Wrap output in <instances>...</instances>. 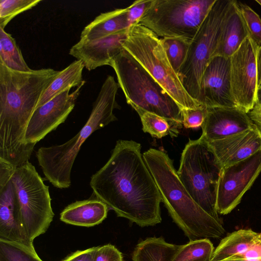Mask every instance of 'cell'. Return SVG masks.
<instances>
[{
  "mask_svg": "<svg viewBox=\"0 0 261 261\" xmlns=\"http://www.w3.org/2000/svg\"><path fill=\"white\" fill-rule=\"evenodd\" d=\"M255 105H261V85L258 86L257 89Z\"/></svg>",
  "mask_w": 261,
  "mask_h": 261,
  "instance_id": "cell-39",
  "label": "cell"
},
{
  "mask_svg": "<svg viewBox=\"0 0 261 261\" xmlns=\"http://www.w3.org/2000/svg\"><path fill=\"white\" fill-rule=\"evenodd\" d=\"M254 125L248 113L238 108L207 107L201 125L202 136L207 142L221 140L246 130Z\"/></svg>",
  "mask_w": 261,
  "mask_h": 261,
  "instance_id": "cell-17",
  "label": "cell"
},
{
  "mask_svg": "<svg viewBox=\"0 0 261 261\" xmlns=\"http://www.w3.org/2000/svg\"><path fill=\"white\" fill-rule=\"evenodd\" d=\"M207 142L222 168L242 161L261 150V132L254 124L244 132Z\"/></svg>",
  "mask_w": 261,
  "mask_h": 261,
  "instance_id": "cell-15",
  "label": "cell"
},
{
  "mask_svg": "<svg viewBox=\"0 0 261 261\" xmlns=\"http://www.w3.org/2000/svg\"><path fill=\"white\" fill-rule=\"evenodd\" d=\"M248 114L253 123L261 132V105H255Z\"/></svg>",
  "mask_w": 261,
  "mask_h": 261,
  "instance_id": "cell-37",
  "label": "cell"
},
{
  "mask_svg": "<svg viewBox=\"0 0 261 261\" xmlns=\"http://www.w3.org/2000/svg\"><path fill=\"white\" fill-rule=\"evenodd\" d=\"M255 2L258 3L261 6V0H256L255 1Z\"/></svg>",
  "mask_w": 261,
  "mask_h": 261,
  "instance_id": "cell-41",
  "label": "cell"
},
{
  "mask_svg": "<svg viewBox=\"0 0 261 261\" xmlns=\"http://www.w3.org/2000/svg\"><path fill=\"white\" fill-rule=\"evenodd\" d=\"M216 0H151L140 24L162 38L191 42Z\"/></svg>",
  "mask_w": 261,
  "mask_h": 261,
  "instance_id": "cell-9",
  "label": "cell"
},
{
  "mask_svg": "<svg viewBox=\"0 0 261 261\" xmlns=\"http://www.w3.org/2000/svg\"><path fill=\"white\" fill-rule=\"evenodd\" d=\"M200 90L201 105L207 107L238 108L231 91L230 58H212L203 72Z\"/></svg>",
  "mask_w": 261,
  "mask_h": 261,
  "instance_id": "cell-14",
  "label": "cell"
},
{
  "mask_svg": "<svg viewBox=\"0 0 261 261\" xmlns=\"http://www.w3.org/2000/svg\"><path fill=\"white\" fill-rule=\"evenodd\" d=\"M128 29L91 41L80 40L69 50V55L81 61L91 71L109 65L111 61L124 48Z\"/></svg>",
  "mask_w": 261,
  "mask_h": 261,
  "instance_id": "cell-16",
  "label": "cell"
},
{
  "mask_svg": "<svg viewBox=\"0 0 261 261\" xmlns=\"http://www.w3.org/2000/svg\"><path fill=\"white\" fill-rule=\"evenodd\" d=\"M261 259V232L251 246L244 253L233 256L226 260Z\"/></svg>",
  "mask_w": 261,
  "mask_h": 261,
  "instance_id": "cell-35",
  "label": "cell"
},
{
  "mask_svg": "<svg viewBox=\"0 0 261 261\" xmlns=\"http://www.w3.org/2000/svg\"><path fill=\"white\" fill-rule=\"evenodd\" d=\"M150 2L151 0H138L127 7V18L130 27L138 23Z\"/></svg>",
  "mask_w": 261,
  "mask_h": 261,
  "instance_id": "cell-34",
  "label": "cell"
},
{
  "mask_svg": "<svg viewBox=\"0 0 261 261\" xmlns=\"http://www.w3.org/2000/svg\"><path fill=\"white\" fill-rule=\"evenodd\" d=\"M161 39L169 62L177 73L186 59L190 42L176 38Z\"/></svg>",
  "mask_w": 261,
  "mask_h": 261,
  "instance_id": "cell-29",
  "label": "cell"
},
{
  "mask_svg": "<svg viewBox=\"0 0 261 261\" xmlns=\"http://www.w3.org/2000/svg\"><path fill=\"white\" fill-rule=\"evenodd\" d=\"M59 73L52 68L15 71L0 62V160L16 168L29 162L34 149L25 143L28 124Z\"/></svg>",
  "mask_w": 261,
  "mask_h": 261,
  "instance_id": "cell-2",
  "label": "cell"
},
{
  "mask_svg": "<svg viewBox=\"0 0 261 261\" xmlns=\"http://www.w3.org/2000/svg\"><path fill=\"white\" fill-rule=\"evenodd\" d=\"M84 67L83 63L76 60L60 71L43 94L36 109L67 90L84 85L86 83L82 75Z\"/></svg>",
  "mask_w": 261,
  "mask_h": 261,
  "instance_id": "cell-22",
  "label": "cell"
},
{
  "mask_svg": "<svg viewBox=\"0 0 261 261\" xmlns=\"http://www.w3.org/2000/svg\"><path fill=\"white\" fill-rule=\"evenodd\" d=\"M141 145L119 140L107 162L90 179L93 195L118 217L141 227L162 221L160 192L141 153Z\"/></svg>",
  "mask_w": 261,
  "mask_h": 261,
  "instance_id": "cell-1",
  "label": "cell"
},
{
  "mask_svg": "<svg viewBox=\"0 0 261 261\" xmlns=\"http://www.w3.org/2000/svg\"><path fill=\"white\" fill-rule=\"evenodd\" d=\"M109 66L127 103L183 125L181 108L151 76L124 49Z\"/></svg>",
  "mask_w": 261,
  "mask_h": 261,
  "instance_id": "cell-6",
  "label": "cell"
},
{
  "mask_svg": "<svg viewBox=\"0 0 261 261\" xmlns=\"http://www.w3.org/2000/svg\"><path fill=\"white\" fill-rule=\"evenodd\" d=\"M248 36L238 1L232 0L222 23L214 57L230 58Z\"/></svg>",
  "mask_w": 261,
  "mask_h": 261,
  "instance_id": "cell-18",
  "label": "cell"
},
{
  "mask_svg": "<svg viewBox=\"0 0 261 261\" xmlns=\"http://www.w3.org/2000/svg\"><path fill=\"white\" fill-rule=\"evenodd\" d=\"M258 47L248 36L230 57L232 94L237 107L246 113L256 103Z\"/></svg>",
  "mask_w": 261,
  "mask_h": 261,
  "instance_id": "cell-12",
  "label": "cell"
},
{
  "mask_svg": "<svg viewBox=\"0 0 261 261\" xmlns=\"http://www.w3.org/2000/svg\"><path fill=\"white\" fill-rule=\"evenodd\" d=\"M16 193L11 178L0 179V240L25 246L16 222Z\"/></svg>",
  "mask_w": 261,
  "mask_h": 261,
  "instance_id": "cell-19",
  "label": "cell"
},
{
  "mask_svg": "<svg viewBox=\"0 0 261 261\" xmlns=\"http://www.w3.org/2000/svg\"><path fill=\"white\" fill-rule=\"evenodd\" d=\"M207 107L203 105L194 109H182V124L187 128H196L201 126L206 118Z\"/></svg>",
  "mask_w": 261,
  "mask_h": 261,
  "instance_id": "cell-32",
  "label": "cell"
},
{
  "mask_svg": "<svg viewBox=\"0 0 261 261\" xmlns=\"http://www.w3.org/2000/svg\"><path fill=\"white\" fill-rule=\"evenodd\" d=\"M109 210L95 197L68 205L61 213L60 219L67 224L89 227L101 223L107 218Z\"/></svg>",
  "mask_w": 261,
  "mask_h": 261,
  "instance_id": "cell-20",
  "label": "cell"
},
{
  "mask_svg": "<svg viewBox=\"0 0 261 261\" xmlns=\"http://www.w3.org/2000/svg\"><path fill=\"white\" fill-rule=\"evenodd\" d=\"M11 180L16 193L19 231L24 245L35 250L34 239L46 232L55 215L49 187L29 162L16 168Z\"/></svg>",
  "mask_w": 261,
  "mask_h": 261,
  "instance_id": "cell-5",
  "label": "cell"
},
{
  "mask_svg": "<svg viewBox=\"0 0 261 261\" xmlns=\"http://www.w3.org/2000/svg\"><path fill=\"white\" fill-rule=\"evenodd\" d=\"M258 232L240 229L224 238L214 250L210 261H224L245 252L255 242Z\"/></svg>",
  "mask_w": 261,
  "mask_h": 261,
  "instance_id": "cell-23",
  "label": "cell"
},
{
  "mask_svg": "<svg viewBox=\"0 0 261 261\" xmlns=\"http://www.w3.org/2000/svg\"><path fill=\"white\" fill-rule=\"evenodd\" d=\"M0 62L15 71L29 72L32 70L26 63L15 39L1 28Z\"/></svg>",
  "mask_w": 261,
  "mask_h": 261,
  "instance_id": "cell-26",
  "label": "cell"
},
{
  "mask_svg": "<svg viewBox=\"0 0 261 261\" xmlns=\"http://www.w3.org/2000/svg\"><path fill=\"white\" fill-rule=\"evenodd\" d=\"M224 261H261V259H237V260H229Z\"/></svg>",
  "mask_w": 261,
  "mask_h": 261,
  "instance_id": "cell-40",
  "label": "cell"
},
{
  "mask_svg": "<svg viewBox=\"0 0 261 261\" xmlns=\"http://www.w3.org/2000/svg\"><path fill=\"white\" fill-rule=\"evenodd\" d=\"M221 167L201 135L186 145L177 171L193 199L205 212L220 221L216 208L217 189Z\"/></svg>",
  "mask_w": 261,
  "mask_h": 261,
  "instance_id": "cell-8",
  "label": "cell"
},
{
  "mask_svg": "<svg viewBox=\"0 0 261 261\" xmlns=\"http://www.w3.org/2000/svg\"><path fill=\"white\" fill-rule=\"evenodd\" d=\"M96 247L84 250H77L64 258L61 261H94Z\"/></svg>",
  "mask_w": 261,
  "mask_h": 261,
  "instance_id": "cell-36",
  "label": "cell"
},
{
  "mask_svg": "<svg viewBox=\"0 0 261 261\" xmlns=\"http://www.w3.org/2000/svg\"><path fill=\"white\" fill-rule=\"evenodd\" d=\"M143 156L173 221L190 241L220 238L225 230L220 221L205 212L180 181L173 161L164 151L150 148Z\"/></svg>",
  "mask_w": 261,
  "mask_h": 261,
  "instance_id": "cell-3",
  "label": "cell"
},
{
  "mask_svg": "<svg viewBox=\"0 0 261 261\" xmlns=\"http://www.w3.org/2000/svg\"><path fill=\"white\" fill-rule=\"evenodd\" d=\"M261 172V150L237 163L221 168L218 180L216 208L226 215L233 210Z\"/></svg>",
  "mask_w": 261,
  "mask_h": 261,
  "instance_id": "cell-11",
  "label": "cell"
},
{
  "mask_svg": "<svg viewBox=\"0 0 261 261\" xmlns=\"http://www.w3.org/2000/svg\"><path fill=\"white\" fill-rule=\"evenodd\" d=\"M119 87L114 77L108 75L88 119L79 133L62 144L38 149L36 156L39 165L45 179L55 187L66 189L71 186L72 168L84 142L95 131L117 120L114 110L120 109L116 98Z\"/></svg>",
  "mask_w": 261,
  "mask_h": 261,
  "instance_id": "cell-4",
  "label": "cell"
},
{
  "mask_svg": "<svg viewBox=\"0 0 261 261\" xmlns=\"http://www.w3.org/2000/svg\"><path fill=\"white\" fill-rule=\"evenodd\" d=\"M41 2L40 0H1L0 28L4 29L16 15L32 9Z\"/></svg>",
  "mask_w": 261,
  "mask_h": 261,
  "instance_id": "cell-30",
  "label": "cell"
},
{
  "mask_svg": "<svg viewBox=\"0 0 261 261\" xmlns=\"http://www.w3.org/2000/svg\"><path fill=\"white\" fill-rule=\"evenodd\" d=\"M123 47L181 109L201 105L184 88L169 62L162 39L154 33L140 24H133L128 29Z\"/></svg>",
  "mask_w": 261,
  "mask_h": 261,
  "instance_id": "cell-7",
  "label": "cell"
},
{
  "mask_svg": "<svg viewBox=\"0 0 261 261\" xmlns=\"http://www.w3.org/2000/svg\"><path fill=\"white\" fill-rule=\"evenodd\" d=\"M131 107L139 115L144 132L149 133L152 137L162 138L168 135L171 137H176L178 134V129L182 127L176 123L137 106Z\"/></svg>",
  "mask_w": 261,
  "mask_h": 261,
  "instance_id": "cell-25",
  "label": "cell"
},
{
  "mask_svg": "<svg viewBox=\"0 0 261 261\" xmlns=\"http://www.w3.org/2000/svg\"><path fill=\"white\" fill-rule=\"evenodd\" d=\"M181 245L167 242L162 237H149L140 242L132 253L133 261H171Z\"/></svg>",
  "mask_w": 261,
  "mask_h": 261,
  "instance_id": "cell-24",
  "label": "cell"
},
{
  "mask_svg": "<svg viewBox=\"0 0 261 261\" xmlns=\"http://www.w3.org/2000/svg\"><path fill=\"white\" fill-rule=\"evenodd\" d=\"M130 27L127 7L119 8L101 13L86 26L80 36V40L91 41L100 39Z\"/></svg>",
  "mask_w": 261,
  "mask_h": 261,
  "instance_id": "cell-21",
  "label": "cell"
},
{
  "mask_svg": "<svg viewBox=\"0 0 261 261\" xmlns=\"http://www.w3.org/2000/svg\"><path fill=\"white\" fill-rule=\"evenodd\" d=\"M214 250L208 239L191 241L181 245L171 261H210Z\"/></svg>",
  "mask_w": 261,
  "mask_h": 261,
  "instance_id": "cell-27",
  "label": "cell"
},
{
  "mask_svg": "<svg viewBox=\"0 0 261 261\" xmlns=\"http://www.w3.org/2000/svg\"><path fill=\"white\" fill-rule=\"evenodd\" d=\"M257 81L258 86L261 85V45L257 49L256 56Z\"/></svg>",
  "mask_w": 261,
  "mask_h": 261,
  "instance_id": "cell-38",
  "label": "cell"
},
{
  "mask_svg": "<svg viewBox=\"0 0 261 261\" xmlns=\"http://www.w3.org/2000/svg\"><path fill=\"white\" fill-rule=\"evenodd\" d=\"M238 7L246 24L249 36L258 45H261V19L249 6L238 2Z\"/></svg>",
  "mask_w": 261,
  "mask_h": 261,
  "instance_id": "cell-31",
  "label": "cell"
},
{
  "mask_svg": "<svg viewBox=\"0 0 261 261\" xmlns=\"http://www.w3.org/2000/svg\"><path fill=\"white\" fill-rule=\"evenodd\" d=\"M94 261H124L122 253L113 245L96 247Z\"/></svg>",
  "mask_w": 261,
  "mask_h": 261,
  "instance_id": "cell-33",
  "label": "cell"
},
{
  "mask_svg": "<svg viewBox=\"0 0 261 261\" xmlns=\"http://www.w3.org/2000/svg\"><path fill=\"white\" fill-rule=\"evenodd\" d=\"M83 85L69 93L68 89L34 112L25 133V143L34 149L36 144L64 123L74 108Z\"/></svg>",
  "mask_w": 261,
  "mask_h": 261,
  "instance_id": "cell-13",
  "label": "cell"
},
{
  "mask_svg": "<svg viewBox=\"0 0 261 261\" xmlns=\"http://www.w3.org/2000/svg\"><path fill=\"white\" fill-rule=\"evenodd\" d=\"M232 0H216L190 43L178 76L186 91L200 102L203 72L214 57L225 15Z\"/></svg>",
  "mask_w": 261,
  "mask_h": 261,
  "instance_id": "cell-10",
  "label": "cell"
},
{
  "mask_svg": "<svg viewBox=\"0 0 261 261\" xmlns=\"http://www.w3.org/2000/svg\"><path fill=\"white\" fill-rule=\"evenodd\" d=\"M0 261H43L35 250L14 242L0 240Z\"/></svg>",
  "mask_w": 261,
  "mask_h": 261,
  "instance_id": "cell-28",
  "label": "cell"
}]
</instances>
